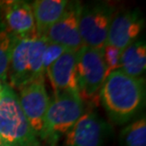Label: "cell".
Masks as SVG:
<instances>
[{"label": "cell", "mask_w": 146, "mask_h": 146, "mask_svg": "<svg viewBox=\"0 0 146 146\" xmlns=\"http://www.w3.org/2000/svg\"><path fill=\"white\" fill-rule=\"evenodd\" d=\"M99 101L113 122L126 123L144 106V79L132 77L121 69L111 72L100 90Z\"/></svg>", "instance_id": "1"}, {"label": "cell", "mask_w": 146, "mask_h": 146, "mask_svg": "<svg viewBox=\"0 0 146 146\" xmlns=\"http://www.w3.org/2000/svg\"><path fill=\"white\" fill-rule=\"evenodd\" d=\"M0 20L16 39L38 37L31 2L0 1Z\"/></svg>", "instance_id": "11"}, {"label": "cell", "mask_w": 146, "mask_h": 146, "mask_svg": "<svg viewBox=\"0 0 146 146\" xmlns=\"http://www.w3.org/2000/svg\"><path fill=\"white\" fill-rule=\"evenodd\" d=\"M66 50V48H64L63 46L53 43L48 42L46 46L44 51V56H43V69H44V74L45 77L46 75V72L51 66V65L62 55L64 52Z\"/></svg>", "instance_id": "18"}, {"label": "cell", "mask_w": 146, "mask_h": 146, "mask_svg": "<svg viewBox=\"0 0 146 146\" xmlns=\"http://www.w3.org/2000/svg\"><path fill=\"white\" fill-rule=\"evenodd\" d=\"M121 70L135 78H141L146 69V44L137 40L121 52Z\"/></svg>", "instance_id": "14"}, {"label": "cell", "mask_w": 146, "mask_h": 146, "mask_svg": "<svg viewBox=\"0 0 146 146\" xmlns=\"http://www.w3.org/2000/svg\"><path fill=\"white\" fill-rule=\"evenodd\" d=\"M68 4L66 0H35L31 2L38 37L45 38L46 31L60 19Z\"/></svg>", "instance_id": "13"}, {"label": "cell", "mask_w": 146, "mask_h": 146, "mask_svg": "<svg viewBox=\"0 0 146 146\" xmlns=\"http://www.w3.org/2000/svg\"><path fill=\"white\" fill-rule=\"evenodd\" d=\"M122 50L117 48L116 46L106 44L102 50V55L106 68V74L116 71L121 68V57Z\"/></svg>", "instance_id": "17"}, {"label": "cell", "mask_w": 146, "mask_h": 146, "mask_svg": "<svg viewBox=\"0 0 146 146\" xmlns=\"http://www.w3.org/2000/svg\"><path fill=\"white\" fill-rule=\"evenodd\" d=\"M111 127L95 111H87L65 136L63 146H104Z\"/></svg>", "instance_id": "7"}, {"label": "cell", "mask_w": 146, "mask_h": 146, "mask_svg": "<svg viewBox=\"0 0 146 146\" xmlns=\"http://www.w3.org/2000/svg\"><path fill=\"white\" fill-rule=\"evenodd\" d=\"M54 96L63 93L78 95L77 52L66 50L46 72Z\"/></svg>", "instance_id": "12"}, {"label": "cell", "mask_w": 146, "mask_h": 146, "mask_svg": "<svg viewBox=\"0 0 146 146\" xmlns=\"http://www.w3.org/2000/svg\"><path fill=\"white\" fill-rule=\"evenodd\" d=\"M21 108L33 132L40 139L50 99L45 86V80H38L19 89Z\"/></svg>", "instance_id": "9"}, {"label": "cell", "mask_w": 146, "mask_h": 146, "mask_svg": "<svg viewBox=\"0 0 146 146\" xmlns=\"http://www.w3.org/2000/svg\"><path fill=\"white\" fill-rule=\"evenodd\" d=\"M16 40L0 20V79L5 83H7L9 65Z\"/></svg>", "instance_id": "16"}, {"label": "cell", "mask_w": 146, "mask_h": 146, "mask_svg": "<svg viewBox=\"0 0 146 146\" xmlns=\"http://www.w3.org/2000/svg\"><path fill=\"white\" fill-rule=\"evenodd\" d=\"M119 144L121 146H146L145 117L134 121L121 130Z\"/></svg>", "instance_id": "15"}, {"label": "cell", "mask_w": 146, "mask_h": 146, "mask_svg": "<svg viewBox=\"0 0 146 146\" xmlns=\"http://www.w3.org/2000/svg\"><path fill=\"white\" fill-rule=\"evenodd\" d=\"M46 44L48 41L40 37L16 40L7 76L11 88L19 90L35 81L45 80L43 56Z\"/></svg>", "instance_id": "2"}, {"label": "cell", "mask_w": 146, "mask_h": 146, "mask_svg": "<svg viewBox=\"0 0 146 146\" xmlns=\"http://www.w3.org/2000/svg\"><path fill=\"white\" fill-rule=\"evenodd\" d=\"M82 3L68 1L60 19L46 31L45 39L49 43L59 45L66 50L78 52L83 46L79 29Z\"/></svg>", "instance_id": "8"}, {"label": "cell", "mask_w": 146, "mask_h": 146, "mask_svg": "<svg viewBox=\"0 0 146 146\" xmlns=\"http://www.w3.org/2000/svg\"><path fill=\"white\" fill-rule=\"evenodd\" d=\"M86 113V104L72 93L54 96L45 117L40 141L48 146H57L64 136Z\"/></svg>", "instance_id": "4"}, {"label": "cell", "mask_w": 146, "mask_h": 146, "mask_svg": "<svg viewBox=\"0 0 146 146\" xmlns=\"http://www.w3.org/2000/svg\"><path fill=\"white\" fill-rule=\"evenodd\" d=\"M144 25L143 15L138 9L116 11L110 23L107 44L123 50L137 41Z\"/></svg>", "instance_id": "10"}, {"label": "cell", "mask_w": 146, "mask_h": 146, "mask_svg": "<svg viewBox=\"0 0 146 146\" xmlns=\"http://www.w3.org/2000/svg\"><path fill=\"white\" fill-rule=\"evenodd\" d=\"M116 11L107 1H92L82 4L79 29L84 46L102 51L107 44L111 20Z\"/></svg>", "instance_id": "5"}, {"label": "cell", "mask_w": 146, "mask_h": 146, "mask_svg": "<svg viewBox=\"0 0 146 146\" xmlns=\"http://www.w3.org/2000/svg\"><path fill=\"white\" fill-rule=\"evenodd\" d=\"M7 84V83H5V82H3L1 79H0V90H1L2 88H3V86H5V84Z\"/></svg>", "instance_id": "19"}, {"label": "cell", "mask_w": 146, "mask_h": 146, "mask_svg": "<svg viewBox=\"0 0 146 146\" xmlns=\"http://www.w3.org/2000/svg\"><path fill=\"white\" fill-rule=\"evenodd\" d=\"M107 77L102 51L82 46L77 52L78 96L84 104H97L99 94Z\"/></svg>", "instance_id": "6"}, {"label": "cell", "mask_w": 146, "mask_h": 146, "mask_svg": "<svg viewBox=\"0 0 146 146\" xmlns=\"http://www.w3.org/2000/svg\"><path fill=\"white\" fill-rule=\"evenodd\" d=\"M0 139L8 146H41L21 108L18 95L7 84L0 96Z\"/></svg>", "instance_id": "3"}, {"label": "cell", "mask_w": 146, "mask_h": 146, "mask_svg": "<svg viewBox=\"0 0 146 146\" xmlns=\"http://www.w3.org/2000/svg\"><path fill=\"white\" fill-rule=\"evenodd\" d=\"M0 146H8V145H7V144H6V143H5V142H4V141H2V139H0Z\"/></svg>", "instance_id": "20"}, {"label": "cell", "mask_w": 146, "mask_h": 146, "mask_svg": "<svg viewBox=\"0 0 146 146\" xmlns=\"http://www.w3.org/2000/svg\"><path fill=\"white\" fill-rule=\"evenodd\" d=\"M2 90V89H1ZM1 90H0V96H1Z\"/></svg>", "instance_id": "21"}]
</instances>
